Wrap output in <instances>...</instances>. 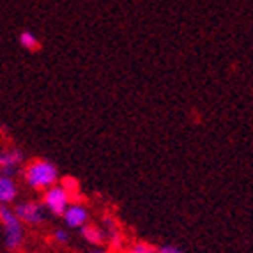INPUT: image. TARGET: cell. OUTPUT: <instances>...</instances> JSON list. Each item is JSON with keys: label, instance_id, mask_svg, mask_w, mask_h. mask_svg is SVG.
I'll list each match as a JSON object with an SVG mask.
<instances>
[{"label": "cell", "instance_id": "obj_1", "mask_svg": "<svg viewBox=\"0 0 253 253\" xmlns=\"http://www.w3.org/2000/svg\"><path fill=\"white\" fill-rule=\"evenodd\" d=\"M23 177L32 190L44 191L59 182V169L48 160H34L25 167Z\"/></svg>", "mask_w": 253, "mask_h": 253}, {"label": "cell", "instance_id": "obj_2", "mask_svg": "<svg viewBox=\"0 0 253 253\" xmlns=\"http://www.w3.org/2000/svg\"><path fill=\"white\" fill-rule=\"evenodd\" d=\"M0 227L4 232V245L9 252H18L25 239L23 223L9 206H0Z\"/></svg>", "mask_w": 253, "mask_h": 253}, {"label": "cell", "instance_id": "obj_3", "mask_svg": "<svg viewBox=\"0 0 253 253\" xmlns=\"http://www.w3.org/2000/svg\"><path fill=\"white\" fill-rule=\"evenodd\" d=\"M69 204H71L69 195L66 193L59 184H55V186H51V188H48V190H44L41 206L44 207V209H48L53 216H62L64 211L68 209Z\"/></svg>", "mask_w": 253, "mask_h": 253}, {"label": "cell", "instance_id": "obj_4", "mask_svg": "<svg viewBox=\"0 0 253 253\" xmlns=\"http://www.w3.org/2000/svg\"><path fill=\"white\" fill-rule=\"evenodd\" d=\"M13 211L16 218L25 225H41L44 221V207L34 200L20 202Z\"/></svg>", "mask_w": 253, "mask_h": 253}, {"label": "cell", "instance_id": "obj_5", "mask_svg": "<svg viewBox=\"0 0 253 253\" xmlns=\"http://www.w3.org/2000/svg\"><path fill=\"white\" fill-rule=\"evenodd\" d=\"M64 221L69 228H82L89 221V209L82 202H73L68 206V209L62 214Z\"/></svg>", "mask_w": 253, "mask_h": 253}, {"label": "cell", "instance_id": "obj_6", "mask_svg": "<svg viewBox=\"0 0 253 253\" xmlns=\"http://www.w3.org/2000/svg\"><path fill=\"white\" fill-rule=\"evenodd\" d=\"M23 161V152L20 149H7V151L0 152V173L13 177L16 172V167Z\"/></svg>", "mask_w": 253, "mask_h": 253}, {"label": "cell", "instance_id": "obj_7", "mask_svg": "<svg viewBox=\"0 0 253 253\" xmlns=\"http://www.w3.org/2000/svg\"><path fill=\"white\" fill-rule=\"evenodd\" d=\"M18 197V186L13 177L0 173V206H7L14 202Z\"/></svg>", "mask_w": 253, "mask_h": 253}, {"label": "cell", "instance_id": "obj_8", "mask_svg": "<svg viewBox=\"0 0 253 253\" xmlns=\"http://www.w3.org/2000/svg\"><path fill=\"white\" fill-rule=\"evenodd\" d=\"M80 232H82V237H84L89 245L99 246L106 241L105 232H103L99 227H96V225H84V227L80 228Z\"/></svg>", "mask_w": 253, "mask_h": 253}, {"label": "cell", "instance_id": "obj_9", "mask_svg": "<svg viewBox=\"0 0 253 253\" xmlns=\"http://www.w3.org/2000/svg\"><path fill=\"white\" fill-rule=\"evenodd\" d=\"M20 44L29 51H38L41 48V42H39L38 36L32 34V32H27V30L20 34Z\"/></svg>", "mask_w": 253, "mask_h": 253}, {"label": "cell", "instance_id": "obj_10", "mask_svg": "<svg viewBox=\"0 0 253 253\" xmlns=\"http://www.w3.org/2000/svg\"><path fill=\"white\" fill-rule=\"evenodd\" d=\"M60 188L69 195V199H71V197H80V195H78L80 184H78V181H76L75 177H69V175L64 177L62 181H60Z\"/></svg>", "mask_w": 253, "mask_h": 253}, {"label": "cell", "instance_id": "obj_11", "mask_svg": "<svg viewBox=\"0 0 253 253\" xmlns=\"http://www.w3.org/2000/svg\"><path fill=\"white\" fill-rule=\"evenodd\" d=\"M156 250L152 248L151 245H145V243H135L131 245V248L127 250V253H154Z\"/></svg>", "mask_w": 253, "mask_h": 253}, {"label": "cell", "instance_id": "obj_12", "mask_svg": "<svg viewBox=\"0 0 253 253\" xmlns=\"http://www.w3.org/2000/svg\"><path fill=\"white\" fill-rule=\"evenodd\" d=\"M53 239L57 241V243H60V245H66L69 241V234L66 228H55L53 232Z\"/></svg>", "mask_w": 253, "mask_h": 253}, {"label": "cell", "instance_id": "obj_13", "mask_svg": "<svg viewBox=\"0 0 253 253\" xmlns=\"http://www.w3.org/2000/svg\"><path fill=\"white\" fill-rule=\"evenodd\" d=\"M89 253H108V252H105V250H92V252H89Z\"/></svg>", "mask_w": 253, "mask_h": 253}]
</instances>
